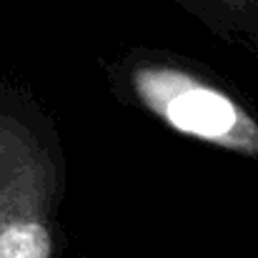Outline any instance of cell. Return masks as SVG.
I'll use <instances>...</instances> for the list:
<instances>
[{
    "label": "cell",
    "mask_w": 258,
    "mask_h": 258,
    "mask_svg": "<svg viewBox=\"0 0 258 258\" xmlns=\"http://www.w3.org/2000/svg\"><path fill=\"white\" fill-rule=\"evenodd\" d=\"M168 118L175 128L206 138H221L231 133L238 120L231 100L206 88H193L175 95L168 103Z\"/></svg>",
    "instance_id": "cell-1"
},
{
    "label": "cell",
    "mask_w": 258,
    "mask_h": 258,
    "mask_svg": "<svg viewBox=\"0 0 258 258\" xmlns=\"http://www.w3.org/2000/svg\"><path fill=\"white\" fill-rule=\"evenodd\" d=\"M50 238L38 223H20L0 233V258H48Z\"/></svg>",
    "instance_id": "cell-2"
}]
</instances>
